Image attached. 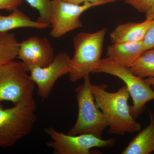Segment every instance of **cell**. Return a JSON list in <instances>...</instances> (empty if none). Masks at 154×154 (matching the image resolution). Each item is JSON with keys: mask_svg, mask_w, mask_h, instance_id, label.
I'll return each mask as SVG.
<instances>
[{"mask_svg": "<svg viewBox=\"0 0 154 154\" xmlns=\"http://www.w3.org/2000/svg\"><path fill=\"white\" fill-rule=\"evenodd\" d=\"M84 79V83L75 89L78 105L77 120L67 134L72 135L91 134L102 138L108 125L95 102L91 90L90 75Z\"/></svg>", "mask_w": 154, "mask_h": 154, "instance_id": "4", "label": "cell"}, {"mask_svg": "<svg viewBox=\"0 0 154 154\" xmlns=\"http://www.w3.org/2000/svg\"><path fill=\"white\" fill-rule=\"evenodd\" d=\"M142 41L137 42L113 43L107 48V57L130 67L133 63L145 51Z\"/></svg>", "mask_w": 154, "mask_h": 154, "instance_id": "12", "label": "cell"}, {"mask_svg": "<svg viewBox=\"0 0 154 154\" xmlns=\"http://www.w3.org/2000/svg\"><path fill=\"white\" fill-rule=\"evenodd\" d=\"M51 140L46 143L54 154H90L94 148H109L116 141L113 138L103 140L91 134L72 135L59 132L52 127L45 128Z\"/></svg>", "mask_w": 154, "mask_h": 154, "instance_id": "7", "label": "cell"}, {"mask_svg": "<svg viewBox=\"0 0 154 154\" xmlns=\"http://www.w3.org/2000/svg\"><path fill=\"white\" fill-rule=\"evenodd\" d=\"M19 44L14 33H0V65L17 58Z\"/></svg>", "mask_w": 154, "mask_h": 154, "instance_id": "16", "label": "cell"}, {"mask_svg": "<svg viewBox=\"0 0 154 154\" xmlns=\"http://www.w3.org/2000/svg\"><path fill=\"white\" fill-rule=\"evenodd\" d=\"M23 0H0V10L12 12L18 9L22 5Z\"/></svg>", "mask_w": 154, "mask_h": 154, "instance_id": "20", "label": "cell"}, {"mask_svg": "<svg viewBox=\"0 0 154 154\" xmlns=\"http://www.w3.org/2000/svg\"><path fill=\"white\" fill-rule=\"evenodd\" d=\"M70 60L67 53L60 52L55 56L48 65L34 68L29 71L30 78L37 87V94L40 98H48L56 81L63 76L69 74Z\"/></svg>", "mask_w": 154, "mask_h": 154, "instance_id": "9", "label": "cell"}, {"mask_svg": "<svg viewBox=\"0 0 154 154\" xmlns=\"http://www.w3.org/2000/svg\"><path fill=\"white\" fill-rule=\"evenodd\" d=\"M55 57L53 48L45 37L31 36L19 44L17 58L21 60L28 72L34 68L47 66Z\"/></svg>", "mask_w": 154, "mask_h": 154, "instance_id": "10", "label": "cell"}, {"mask_svg": "<svg viewBox=\"0 0 154 154\" xmlns=\"http://www.w3.org/2000/svg\"><path fill=\"white\" fill-rule=\"evenodd\" d=\"M95 73L112 75L124 82L132 98L133 105L130 106L131 113L134 119L142 114L148 102L154 100V91L145 79L134 74L129 67L112 59L107 57L101 60Z\"/></svg>", "mask_w": 154, "mask_h": 154, "instance_id": "5", "label": "cell"}, {"mask_svg": "<svg viewBox=\"0 0 154 154\" xmlns=\"http://www.w3.org/2000/svg\"><path fill=\"white\" fill-rule=\"evenodd\" d=\"M145 50L154 48V20L142 40Z\"/></svg>", "mask_w": 154, "mask_h": 154, "instance_id": "19", "label": "cell"}, {"mask_svg": "<svg viewBox=\"0 0 154 154\" xmlns=\"http://www.w3.org/2000/svg\"><path fill=\"white\" fill-rule=\"evenodd\" d=\"M146 82H147L149 85L151 86L154 87V78H148V79H145Z\"/></svg>", "mask_w": 154, "mask_h": 154, "instance_id": "23", "label": "cell"}, {"mask_svg": "<svg viewBox=\"0 0 154 154\" xmlns=\"http://www.w3.org/2000/svg\"><path fill=\"white\" fill-rule=\"evenodd\" d=\"M22 61H13L0 65V103L11 102L14 105L33 95L35 85Z\"/></svg>", "mask_w": 154, "mask_h": 154, "instance_id": "6", "label": "cell"}, {"mask_svg": "<svg viewBox=\"0 0 154 154\" xmlns=\"http://www.w3.org/2000/svg\"><path fill=\"white\" fill-rule=\"evenodd\" d=\"M150 122L129 143L122 154H149L154 152V113L149 111Z\"/></svg>", "mask_w": 154, "mask_h": 154, "instance_id": "13", "label": "cell"}, {"mask_svg": "<svg viewBox=\"0 0 154 154\" xmlns=\"http://www.w3.org/2000/svg\"><path fill=\"white\" fill-rule=\"evenodd\" d=\"M146 19L149 20H154V5L146 13Z\"/></svg>", "mask_w": 154, "mask_h": 154, "instance_id": "22", "label": "cell"}, {"mask_svg": "<svg viewBox=\"0 0 154 154\" xmlns=\"http://www.w3.org/2000/svg\"><path fill=\"white\" fill-rule=\"evenodd\" d=\"M32 8L39 12L37 21L49 25L52 13L51 0H25Z\"/></svg>", "mask_w": 154, "mask_h": 154, "instance_id": "17", "label": "cell"}, {"mask_svg": "<svg viewBox=\"0 0 154 154\" xmlns=\"http://www.w3.org/2000/svg\"><path fill=\"white\" fill-rule=\"evenodd\" d=\"M36 107L33 95L7 109L0 103V148L13 146L30 134L37 120Z\"/></svg>", "mask_w": 154, "mask_h": 154, "instance_id": "2", "label": "cell"}, {"mask_svg": "<svg viewBox=\"0 0 154 154\" xmlns=\"http://www.w3.org/2000/svg\"><path fill=\"white\" fill-rule=\"evenodd\" d=\"M154 20L146 19L139 23L128 22L120 24L110 33V40L112 43L142 41Z\"/></svg>", "mask_w": 154, "mask_h": 154, "instance_id": "11", "label": "cell"}, {"mask_svg": "<svg viewBox=\"0 0 154 154\" xmlns=\"http://www.w3.org/2000/svg\"><path fill=\"white\" fill-rule=\"evenodd\" d=\"M49 25L31 20L30 17L18 9L11 12L8 16H3L0 13V33L8 32L18 28H30L45 29Z\"/></svg>", "mask_w": 154, "mask_h": 154, "instance_id": "14", "label": "cell"}, {"mask_svg": "<svg viewBox=\"0 0 154 154\" xmlns=\"http://www.w3.org/2000/svg\"><path fill=\"white\" fill-rule=\"evenodd\" d=\"M68 2L77 4V5H82L84 3L88 2L96 3L102 2H107L108 3L114 2L120 0H64Z\"/></svg>", "mask_w": 154, "mask_h": 154, "instance_id": "21", "label": "cell"}, {"mask_svg": "<svg viewBox=\"0 0 154 154\" xmlns=\"http://www.w3.org/2000/svg\"><path fill=\"white\" fill-rule=\"evenodd\" d=\"M91 88L96 105L102 111L110 134L124 135L139 132L141 125L133 117L128 105L130 94L125 85L115 92L107 91L105 84L94 85Z\"/></svg>", "mask_w": 154, "mask_h": 154, "instance_id": "1", "label": "cell"}, {"mask_svg": "<svg viewBox=\"0 0 154 154\" xmlns=\"http://www.w3.org/2000/svg\"><path fill=\"white\" fill-rule=\"evenodd\" d=\"M107 28L94 33L81 32L73 39L74 54L70 61L69 79L75 83L90 75L99 67Z\"/></svg>", "mask_w": 154, "mask_h": 154, "instance_id": "3", "label": "cell"}, {"mask_svg": "<svg viewBox=\"0 0 154 154\" xmlns=\"http://www.w3.org/2000/svg\"><path fill=\"white\" fill-rule=\"evenodd\" d=\"M52 13L50 26L51 27L50 36L60 38L70 31L82 27L80 20L81 15L93 7L108 4L107 2H86L77 5L64 0H51Z\"/></svg>", "mask_w": 154, "mask_h": 154, "instance_id": "8", "label": "cell"}, {"mask_svg": "<svg viewBox=\"0 0 154 154\" xmlns=\"http://www.w3.org/2000/svg\"><path fill=\"white\" fill-rule=\"evenodd\" d=\"M125 2L140 13L146 14L154 5V0H124Z\"/></svg>", "mask_w": 154, "mask_h": 154, "instance_id": "18", "label": "cell"}, {"mask_svg": "<svg viewBox=\"0 0 154 154\" xmlns=\"http://www.w3.org/2000/svg\"><path fill=\"white\" fill-rule=\"evenodd\" d=\"M129 68L134 74L141 79L154 78V48L145 51Z\"/></svg>", "mask_w": 154, "mask_h": 154, "instance_id": "15", "label": "cell"}]
</instances>
